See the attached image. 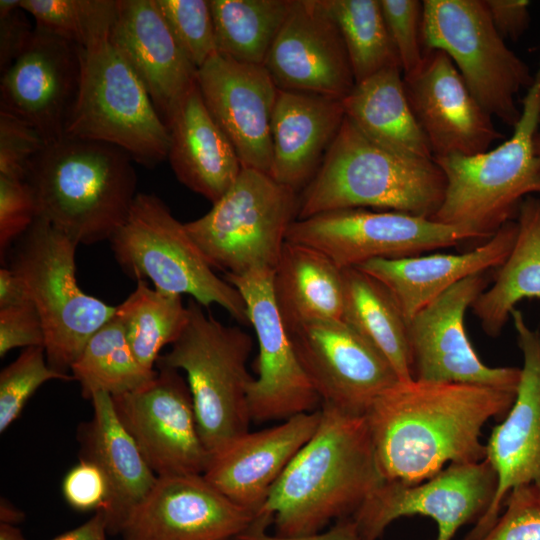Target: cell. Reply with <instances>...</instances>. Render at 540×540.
Returning a JSON list of instances; mask_svg holds the SVG:
<instances>
[{"instance_id":"25","label":"cell","mask_w":540,"mask_h":540,"mask_svg":"<svg viewBox=\"0 0 540 540\" xmlns=\"http://www.w3.org/2000/svg\"><path fill=\"white\" fill-rule=\"evenodd\" d=\"M109 38L146 87L165 121L174 104L196 82L187 59L154 0H117Z\"/></svg>"},{"instance_id":"6","label":"cell","mask_w":540,"mask_h":540,"mask_svg":"<svg viewBox=\"0 0 540 540\" xmlns=\"http://www.w3.org/2000/svg\"><path fill=\"white\" fill-rule=\"evenodd\" d=\"M188 320L157 365L186 374L198 429L209 455L249 431L248 391L254 379L247 368L251 336L206 314L194 299L187 304Z\"/></svg>"},{"instance_id":"37","label":"cell","mask_w":540,"mask_h":540,"mask_svg":"<svg viewBox=\"0 0 540 540\" xmlns=\"http://www.w3.org/2000/svg\"><path fill=\"white\" fill-rule=\"evenodd\" d=\"M342 35L355 83L400 66L380 0H322Z\"/></svg>"},{"instance_id":"20","label":"cell","mask_w":540,"mask_h":540,"mask_svg":"<svg viewBox=\"0 0 540 540\" xmlns=\"http://www.w3.org/2000/svg\"><path fill=\"white\" fill-rule=\"evenodd\" d=\"M511 319L523 364L513 404L485 444V459L497 477L496 494L465 540H477L491 528L512 489L540 482V331L517 308Z\"/></svg>"},{"instance_id":"5","label":"cell","mask_w":540,"mask_h":540,"mask_svg":"<svg viewBox=\"0 0 540 540\" xmlns=\"http://www.w3.org/2000/svg\"><path fill=\"white\" fill-rule=\"evenodd\" d=\"M540 63L521 104L511 137L473 156L434 158L446 178L443 201L432 219L489 239L513 220L521 202L540 196Z\"/></svg>"},{"instance_id":"35","label":"cell","mask_w":540,"mask_h":540,"mask_svg":"<svg viewBox=\"0 0 540 540\" xmlns=\"http://www.w3.org/2000/svg\"><path fill=\"white\" fill-rule=\"evenodd\" d=\"M70 370L86 399L97 392L112 397L132 392L157 373L144 368L136 359L116 315L92 335Z\"/></svg>"},{"instance_id":"29","label":"cell","mask_w":540,"mask_h":540,"mask_svg":"<svg viewBox=\"0 0 540 540\" xmlns=\"http://www.w3.org/2000/svg\"><path fill=\"white\" fill-rule=\"evenodd\" d=\"M92 418L79 431V459L95 463L109 485V499L102 510L109 535H119L134 508L145 498L157 476L136 442L121 423L112 396L92 395Z\"/></svg>"},{"instance_id":"27","label":"cell","mask_w":540,"mask_h":540,"mask_svg":"<svg viewBox=\"0 0 540 540\" xmlns=\"http://www.w3.org/2000/svg\"><path fill=\"white\" fill-rule=\"evenodd\" d=\"M344 118L342 99L278 89L269 175L300 193L317 173Z\"/></svg>"},{"instance_id":"3","label":"cell","mask_w":540,"mask_h":540,"mask_svg":"<svg viewBox=\"0 0 540 540\" xmlns=\"http://www.w3.org/2000/svg\"><path fill=\"white\" fill-rule=\"evenodd\" d=\"M132 161L104 142L65 136L46 143L26 175L38 216L78 245L110 240L137 195Z\"/></svg>"},{"instance_id":"41","label":"cell","mask_w":540,"mask_h":540,"mask_svg":"<svg viewBox=\"0 0 540 540\" xmlns=\"http://www.w3.org/2000/svg\"><path fill=\"white\" fill-rule=\"evenodd\" d=\"M380 4L403 76H407L424 58L423 1L380 0Z\"/></svg>"},{"instance_id":"54","label":"cell","mask_w":540,"mask_h":540,"mask_svg":"<svg viewBox=\"0 0 540 540\" xmlns=\"http://www.w3.org/2000/svg\"><path fill=\"white\" fill-rule=\"evenodd\" d=\"M21 8V0H0V18Z\"/></svg>"},{"instance_id":"42","label":"cell","mask_w":540,"mask_h":540,"mask_svg":"<svg viewBox=\"0 0 540 540\" xmlns=\"http://www.w3.org/2000/svg\"><path fill=\"white\" fill-rule=\"evenodd\" d=\"M503 512L477 540H540V482L512 489Z\"/></svg>"},{"instance_id":"8","label":"cell","mask_w":540,"mask_h":540,"mask_svg":"<svg viewBox=\"0 0 540 540\" xmlns=\"http://www.w3.org/2000/svg\"><path fill=\"white\" fill-rule=\"evenodd\" d=\"M78 244L42 217L13 244L9 268L24 282L44 329L50 367L67 373L116 306L88 295L76 280Z\"/></svg>"},{"instance_id":"4","label":"cell","mask_w":540,"mask_h":540,"mask_svg":"<svg viewBox=\"0 0 540 540\" xmlns=\"http://www.w3.org/2000/svg\"><path fill=\"white\" fill-rule=\"evenodd\" d=\"M445 189V175L434 158L388 150L345 116L317 173L300 193L297 219L367 207L432 218Z\"/></svg>"},{"instance_id":"31","label":"cell","mask_w":540,"mask_h":540,"mask_svg":"<svg viewBox=\"0 0 540 540\" xmlns=\"http://www.w3.org/2000/svg\"><path fill=\"white\" fill-rule=\"evenodd\" d=\"M342 104L345 116L375 143L404 156L433 158L408 102L401 67H388L355 83Z\"/></svg>"},{"instance_id":"49","label":"cell","mask_w":540,"mask_h":540,"mask_svg":"<svg viewBox=\"0 0 540 540\" xmlns=\"http://www.w3.org/2000/svg\"><path fill=\"white\" fill-rule=\"evenodd\" d=\"M491 21L505 39L517 40L527 30L530 22L528 0H484Z\"/></svg>"},{"instance_id":"15","label":"cell","mask_w":540,"mask_h":540,"mask_svg":"<svg viewBox=\"0 0 540 540\" xmlns=\"http://www.w3.org/2000/svg\"><path fill=\"white\" fill-rule=\"evenodd\" d=\"M486 273L457 283L407 321L413 379L517 391L520 368L483 363L465 329L467 310L490 284Z\"/></svg>"},{"instance_id":"51","label":"cell","mask_w":540,"mask_h":540,"mask_svg":"<svg viewBox=\"0 0 540 540\" xmlns=\"http://www.w3.org/2000/svg\"><path fill=\"white\" fill-rule=\"evenodd\" d=\"M108 534L105 514L99 510L85 523L51 540H107Z\"/></svg>"},{"instance_id":"1","label":"cell","mask_w":540,"mask_h":540,"mask_svg":"<svg viewBox=\"0 0 540 540\" xmlns=\"http://www.w3.org/2000/svg\"><path fill=\"white\" fill-rule=\"evenodd\" d=\"M515 396L473 384L397 382L364 414L382 480L416 484L452 463L484 460L482 429L503 419Z\"/></svg>"},{"instance_id":"36","label":"cell","mask_w":540,"mask_h":540,"mask_svg":"<svg viewBox=\"0 0 540 540\" xmlns=\"http://www.w3.org/2000/svg\"><path fill=\"white\" fill-rule=\"evenodd\" d=\"M128 343L139 363L148 370L155 366L162 348L172 345L188 320L182 296L152 289L138 280L135 290L116 306Z\"/></svg>"},{"instance_id":"12","label":"cell","mask_w":540,"mask_h":540,"mask_svg":"<svg viewBox=\"0 0 540 540\" xmlns=\"http://www.w3.org/2000/svg\"><path fill=\"white\" fill-rule=\"evenodd\" d=\"M286 240L310 246L341 270L376 259H399L457 246L477 237L432 218L348 208L295 220Z\"/></svg>"},{"instance_id":"2","label":"cell","mask_w":540,"mask_h":540,"mask_svg":"<svg viewBox=\"0 0 540 540\" xmlns=\"http://www.w3.org/2000/svg\"><path fill=\"white\" fill-rule=\"evenodd\" d=\"M320 411L315 433L257 514L272 519L277 535L315 534L333 520L351 517L383 481L365 416L329 405Z\"/></svg>"},{"instance_id":"24","label":"cell","mask_w":540,"mask_h":540,"mask_svg":"<svg viewBox=\"0 0 540 540\" xmlns=\"http://www.w3.org/2000/svg\"><path fill=\"white\" fill-rule=\"evenodd\" d=\"M320 418L319 409L266 429L247 431L210 456L203 476L232 502L257 516L273 485L315 433Z\"/></svg>"},{"instance_id":"19","label":"cell","mask_w":540,"mask_h":540,"mask_svg":"<svg viewBox=\"0 0 540 540\" xmlns=\"http://www.w3.org/2000/svg\"><path fill=\"white\" fill-rule=\"evenodd\" d=\"M403 79L433 158L480 154L503 137L445 52L425 49L420 66Z\"/></svg>"},{"instance_id":"26","label":"cell","mask_w":540,"mask_h":540,"mask_svg":"<svg viewBox=\"0 0 540 540\" xmlns=\"http://www.w3.org/2000/svg\"><path fill=\"white\" fill-rule=\"evenodd\" d=\"M517 229L516 221H508L484 244L464 253L376 259L357 268L390 291L408 321L462 280L499 268L511 251Z\"/></svg>"},{"instance_id":"43","label":"cell","mask_w":540,"mask_h":540,"mask_svg":"<svg viewBox=\"0 0 540 540\" xmlns=\"http://www.w3.org/2000/svg\"><path fill=\"white\" fill-rule=\"evenodd\" d=\"M38 217L33 191L26 180L0 176V255L5 260L13 244Z\"/></svg>"},{"instance_id":"47","label":"cell","mask_w":540,"mask_h":540,"mask_svg":"<svg viewBox=\"0 0 540 540\" xmlns=\"http://www.w3.org/2000/svg\"><path fill=\"white\" fill-rule=\"evenodd\" d=\"M271 524V518L257 516L246 530L231 540H364L352 517L340 519L321 532L302 536L270 535L266 530Z\"/></svg>"},{"instance_id":"17","label":"cell","mask_w":540,"mask_h":540,"mask_svg":"<svg viewBox=\"0 0 540 540\" xmlns=\"http://www.w3.org/2000/svg\"><path fill=\"white\" fill-rule=\"evenodd\" d=\"M288 334L322 405L364 415L400 381L387 359L342 320L309 322Z\"/></svg>"},{"instance_id":"40","label":"cell","mask_w":540,"mask_h":540,"mask_svg":"<svg viewBox=\"0 0 540 540\" xmlns=\"http://www.w3.org/2000/svg\"><path fill=\"white\" fill-rule=\"evenodd\" d=\"M176 43L199 69L217 53L209 0H154Z\"/></svg>"},{"instance_id":"21","label":"cell","mask_w":540,"mask_h":540,"mask_svg":"<svg viewBox=\"0 0 540 540\" xmlns=\"http://www.w3.org/2000/svg\"><path fill=\"white\" fill-rule=\"evenodd\" d=\"M255 518L203 474L158 476L119 535L122 540H231Z\"/></svg>"},{"instance_id":"28","label":"cell","mask_w":540,"mask_h":540,"mask_svg":"<svg viewBox=\"0 0 540 540\" xmlns=\"http://www.w3.org/2000/svg\"><path fill=\"white\" fill-rule=\"evenodd\" d=\"M167 159L183 185L217 202L238 178L242 164L227 136L208 111L197 80L165 118Z\"/></svg>"},{"instance_id":"32","label":"cell","mask_w":540,"mask_h":540,"mask_svg":"<svg viewBox=\"0 0 540 540\" xmlns=\"http://www.w3.org/2000/svg\"><path fill=\"white\" fill-rule=\"evenodd\" d=\"M517 235L495 280L474 301L472 310L483 331L501 334L516 305L540 299V196H528L517 213Z\"/></svg>"},{"instance_id":"50","label":"cell","mask_w":540,"mask_h":540,"mask_svg":"<svg viewBox=\"0 0 540 540\" xmlns=\"http://www.w3.org/2000/svg\"><path fill=\"white\" fill-rule=\"evenodd\" d=\"M32 302L23 280L9 267L0 269V308Z\"/></svg>"},{"instance_id":"55","label":"cell","mask_w":540,"mask_h":540,"mask_svg":"<svg viewBox=\"0 0 540 540\" xmlns=\"http://www.w3.org/2000/svg\"><path fill=\"white\" fill-rule=\"evenodd\" d=\"M535 151L538 157H540V123L535 137Z\"/></svg>"},{"instance_id":"14","label":"cell","mask_w":540,"mask_h":540,"mask_svg":"<svg viewBox=\"0 0 540 540\" xmlns=\"http://www.w3.org/2000/svg\"><path fill=\"white\" fill-rule=\"evenodd\" d=\"M273 272L256 269L224 277L242 295L257 338L256 376L248 391L249 415L255 423L284 421L319 410L322 405L275 304Z\"/></svg>"},{"instance_id":"18","label":"cell","mask_w":540,"mask_h":540,"mask_svg":"<svg viewBox=\"0 0 540 540\" xmlns=\"http://www.w3.org/2000/svg\"><path fill=\"white\" fill-rule=\"evenodd\" d=\"M80 46L35 25L20 57L1 74L0 111L32 126L45 143L65 136L77 98Z\"/></svg>"},{"instance_id":"39","label":"cell","mask_w":540,"mask_h":540,"mask_svg":"<svg viewBox=\"0 0 540 540\" xmlns=\"http://www.w3.org/2000/svg\"><path fill=\"white\" fill-rule=\"evenodd\" d=\"M49 366L43 347H28L0 373V432L21 415L37 389L50 380H73Z\"/></svg>"},{"instance_id":"16","label":"cell","mask_w":540,"mask_h":540,"mask_svg":"<svg viewBox=\"0 0 540 540\" xmlns=\"http://www.w3.org/2000/svg\"><path fill=\"white\" fill-rule=\"evenodd\" d=\"M137 390L113 396L115 411L156 476L203 474L210 455L179 370L157 365Z\"/></svg>"},{"instance_id":"22","label":"cell","mask_w":540,"mask_h":540,"mask_svg":"<svg viewBox=\"0 0 540 540\" xmlns=\"http://www.w3.org/2000/svg\"><path fill=\"white\" fill-rule=\"evenodd\" d=\"M276 87L343 99L355 79L340 30L322 0H292L266 58Z\"/></svg>"},{"instance_id":"44","label":"cell","mask_w":540,"mask_h":540,"mask_svg":"<svg viewBox=\"0 0 540 540\" xmlns=\"http://www.w3.org/2000/svg\"><path fill=\"white\" fill-rule=\"evenodd\" d=\"M45 144L28 123L0 111V176L26 180L32 158Z\"/></svg>"},{"instance_id":"33","label":"cell","mask_w":540,"mask_h":540,"mask_svg":"<svg viewBox=\"0 0 540 540\" xmlns=\"http://www.w3.org/2000/svg\"><path fill=\"white\" fill-rule=\"evenodd\" d=\"M342 320L374 346L400 381L413 379L407 321L390 291L359 268L342 270Z\"/></svg>"},{"instance_id":"7","label":"cell","mask_w":540,"mask_h":540,"mask_svg":"<svg viewBox=\"0 0 540 540\" xmlns=\"http://www.w3.org/2000/svg\"><path fill=\"white\" fill-rule=\"evenodd\" d=\"M109 33L80 47L79 90L65 136L114 145L153 167L168 157V127Z\"/></svg>"},{"instance_id":"45","label":"cell","mask_w":540,"mask_h":540,"mask_svg":"<svg viewBox=\"0 0 540 540\" xmlns=\"http://www.w3.org/2000/svg\"><path fill=\"white\" fill-rule=\"evenodd\" d=\"M62 494L76 511L103 510L109 499V485L101 469L93 462L79 459L64 476Z\"/></svg>"},{"instance_id":"30","label":"cell","mask_w":540,"mask_h":540,"mask_svg":"<svg viewBox=\"0 0 540 540\" xmlns=\"http://www.w3.org/2000/svg\"><path fill=\"white\" fill-rule=\"evenodd\" d=\"M272 290L288 333L309 322L342 320V270L310 246L286 240Z\"/></svg>"},{"instance_id":"23","label":"cell","mask_w":540,"mask_h":540,"mask_svg":"<svg viewBox=\"0 0 540 540\" xmlns=\"http://www.w3.org/2000/svg\"><path fill=\"white\" fill-rule=\"evenodd\" d=\"M197 83L208 111L242 167L269 174L271 121L278 88L265 66L240 63L216 53L197 69Z\"/></svg>"},{"instance_id":"38","label":"cell","mask_w":540,"mask_h":540,"mask_svg":"<svg viewBox=\"0 0 540 540\" xmlns=\"http://www.w3.org/2000/svg\"><path fill=\"white\" fill-rule=\"evenodd\" d=\"M21 9L36 25L85 47L110 32L117 0H21Z\"/></svg>"},{"instance_id":"52","label":"cell","mask_w":540,"mask_h":540,"mask_svg":"<svg viewBox=\"0 0 540 540\" xmlns=\"http://www.w3.org/2000/svg\"><path fill=\"white\" fill-rule=\"evenodd\" d=\"M24 518V515L21 511L16 509L12 503L6 499H1L0 503V521L1 523L15 525L19 523Z\"/></svg>"},{"instance_id":"53","label":"cell","mask_w":540,"mask_h":540,"mask_svg":"<svg viewBox=\"0 0 540 540\" xmlns=\"http://www.w3.org/2000/svg\"><path fill=\"white\" fill-rule=\"evenodd\" d=\"M0 540H25L21 530L15 525L0 524Z\"/></svg>"},{"instance_id":"11","label":"cell","mask_w":540,"mask_h":540,"mask_svg":"<svg viewBox=\"0 0 540 540\" xmlns=\"http://www.w3.org/2000/svg\"><path fill=\"white\" fill-rule=\"evenodd\" d=\"M423 44L451 58L492 117L517 124L518 94L530 88L534 75L495 29L484 0H424Z\"/></svg>"},{"instance_id":"34","label":"cell","mask_w":540,"mask_h":540,"mask_svg":"<svg viewBox=\"0 0 540 540\" xmlns=\"http://www.w3.org/2000/svg\"><path fill=\"white\" fill-rule=\"evenodd\" d=\"M292 0H209L217 53L264 65Z\"/></svg>"},{"instance_id":"9","label":"cell","mask_w":540,"mask_h":540,"mask_svg":"<svg viewBox=\"0 0 540 540\" xmlns=\"http://www.w3.org/2000/svg\"><path fill=\"white\" fill-rule=\"evenodd\" d=\"M109 241L130 278L148 279L161 292L188 294L203 307L217 304L240 324H250L240 292L215 274L185 223L156 195L137 193L128 218Z\"/></svg>"},{"instance_id":"10","label":"cell","mask_w":540,"mask_h":540,"mask_svg":"<svg viewBox=\"0 0 540 540\" xmlns=\"http://www.w3.org/2000/svg\"><path fill=\"white\" fill-rule=\"evenodd\" d=\"M299 200L300 193L269 174L242 167L212 208L185 227L212 268L233 275L274 270Z\"/></svg>"},{"instance_id":"48","label":"cell","mask_w":540,"mask_h":540,"mask_svg":"<svg viewBox=\"0 0 540 540\" xmlns=\"http://www.w3.org/2000/svg\"><path fill=\"white\" fill-rule=\"evenodd\" d=\"M19 8L0 18V70L5 72L28 47L34 33L26 16Z\"/></svg>"},{"instance_id":"46","label":"cell","mask_w":540,"mask_h":540,"mask_svg":"<svg viewBox=\"0 0 540 540\" xmlns=\"http://www.w3.org/2000/svg\"><path fill=\"white\" fill-rule=\"evenodd\" d=\"M45 334L33 302L0 308V357L12 349L43 347Z\"/></svg>"},{"instance_id":"13","label":"cell","mask_w":540,"mask_h":540,"mask_svg":"<svg viewBox=\"0 0 540 540\" xmlns=\"http://www.w3.org/2000/svg\"><path fill=\"white\" fill-rule=\"evenodd\" d=\"M496 489V473L486 459L452 463L416 484L383 480L351 517L364 540H378L390 523L412 515L436 522V540H452L462 525L488 511Z\"/></svg>"}]
</instances>
